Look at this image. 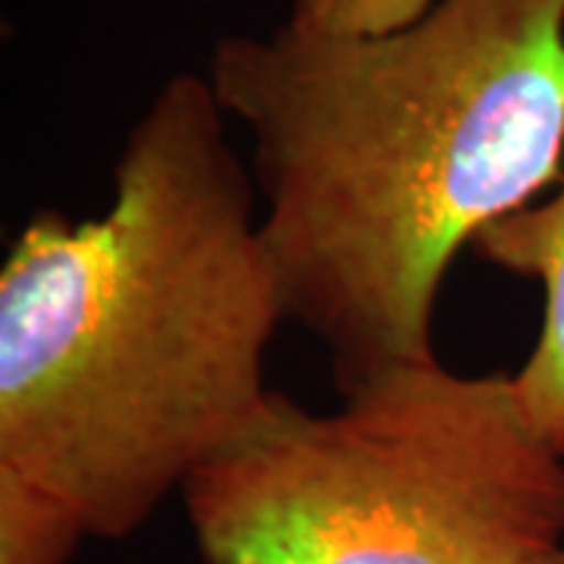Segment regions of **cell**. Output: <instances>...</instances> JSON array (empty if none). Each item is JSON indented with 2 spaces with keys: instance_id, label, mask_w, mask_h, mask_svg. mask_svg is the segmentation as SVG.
<instances>
[{
  "instance_id": "6da1fadb",
  "label": "cell",
  "mask_w": 564,
  "mask_h": 564,
  "mask_svg": "<svg viewBox=\"0 0 564 564\" xmlns=\"http://www.w3.org/2000/svg\"><path fill=\"white\" fill-rule=\"evenodd\" d=\"M207 82L251 139L285 323L339 395L436 358L448 267L564 180V0H436L380 35H223Z\"/></svg>"
},
{
  "instance_id": "7a4b0ae2",
  "label": "cell",
  "mask_w": 564,
  "mask_h": 564,
  "mask_svg": "<svg viewBox=\"0 0 564 564\" xmlns=\"http://www.w3.org/2000/svg\"><path fill=\"white\" fill-rule=\"evenodd\" d=\"M204 73L132 122L101 214L41 210L0 267V464L126 540L258 421L285 323L261 202Z\"/></svg>"
},
{
  "instance_id": "3957f363",
  "label": "cell",
  "mask_w": 564,
  "mask_h": 564,
  "mask_svg": "<svg viewBox=\"0 0 564 564\" xmlns=\"http://www.w3.org/2000/svg\"><path fill=\"white\" fill-rule=\"evenodd\" d=\"M204 564H527L564 545V458L511 370L402 364L258 421L180 492Z\"/></svg>"
},
{
  "instance_id": "277c9868",
  "label": "cell",
  "mask_w": 564,
  "mask_h": 564,
  "mask_svg": "<svg viewBox=\"0 0 564 564\" xmlns=\"http://www.w3.org/2000/svg\"><path fill=\"white\" fill-rule=\"evenodd\" d=\"M470 251L502 273L543 285L540 336L511 380L536 436L564 458V180L540 202L486 226Z\"/></svg>"
},
{
  "instance_id": "5b68a950",
  "label": "cell",
  "mask_w": 564,
  "mask_h": 564,
  "mask_svg": "<svg viewBox=\"0 0 564 564\" xmlns=\"http://www.w3.org/2000/svg\"><path fill=\"white\" fill-rule=\"evenodd\" d=\"M82 540L88 530L61 496L0 464V564H69Z\"/></svg>"
},
{
  "instance_id": "8992f818",
  "label": "cell",
  "mask_w": 564,
  "mask_h": 564,
  "mask_svg": "<svg viewBox=\"0 0 564 564\" xmlns=\"http://www.w3.org/2000/svg\"><path fill=\"white\" fill-rule=\"evenodd\" d=\"M436 0H292L285 22L321 35H380L423 17Z\"/></svg>"
},
{
  "instance_id": "52a82bcc",
  "label": "cell",
  "mask_w": 564,
  "mask_h": 564,
  "mask_svg": "<svg viewBox=\"0 0 564 564\" xmlns=\"http://www.w3.org/2000/svg\"><path fill=\"white\" fill-rule=\"evenodd\" d=\"M527 564H564V545H558V549H552V552H545V555H540V558H533V562Z\"/></svg>"
}]
</instances>
